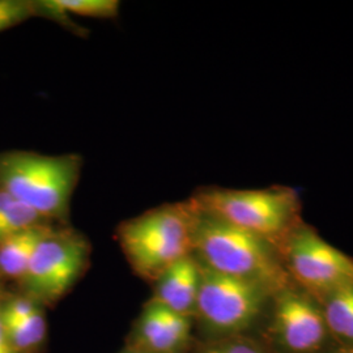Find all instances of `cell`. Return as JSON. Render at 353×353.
I'll list each match as a JSON object with an SVG mask.
<instances>
[{
  "mask_svg": "<svg viewBox=\"0 0 353 353\" xmlns=\"http://www.w3.org/2000/svg\"><path fill=\"white\" fill-rule=\"evenodd\" d=\"M80 168L76 154L6 153L0 156V189L45 220H62L70 211Z\"/></svg>",
  "mask_w": 353,
  "mask_h": 353,
  "instance_id": "cell-4",
  "label": "cell"
},
{
  "mask_svg": "<svg viewBox=\"0 0 353 353\" xmlns=\"http://www.w3.org/2000/svg\"><path fill=\"white\" fill-rule=\"evenodd\" d=\"M192 321L151 300L135 325L130 347L144 353H181L191 343Z\"/></svg>",
  "mask_w": 353,
  "mask_h": 353,
  "instance_id": "cell-9",
  "label": "cell"
},
{
  "mask_svg": "<svg viewBox=\"0 0 353 353\" xmlns=\"http://www.w3.org/2000/svg\"><path fill=\"white\" fill-rule=\"evenodd\" d=\"M54 228L48 223L29 228L0 242V274L20 281L24 278L29 262L39 242Z\"/></svg>",
  "mask_w": 353,
  "mask_h": 353,
  "instance_id": "cell-11",
  "label": "cell"
},
{
  "mask_svg": "<svg viewBox=\"0 0 353 353\" xmlns=\"http://www.w3.org/2000/svg\"><path fill=\"white\" fill-rule=\"evenodd\" d=\"M280 256L292 283L318 303L353 287V258L301 221L281 243Z\"/></svg>",
  "mask_w": 353,
  "mask_h": 353,
  "instance_id": "cell-6",
  "label": "cell"
},
{
  "mask_svg": "<svg viewBox=\"0 0 353 353\" xmlns=\"http://www.w3.org/2000/svg\"><path fill=\"white\" fill-rule=\"evenodd\" d=\"M274 294L261 284L223 275L202 265L194 321H198L208 341L252 335V330L265 323Z\"/></svg>",
  "mask_w": 353,
  "mask_h": 353,
  "instance_id": "cell-5",
  "label": "cell"
},
{
  "mask_svg": "<svg viewBox=\"0 0 353 353\" xmlns=\"http://www.w3.org/2000/svg\"><path fill=\"white\" fill-rule=\"evenodd\" d=\"M88 241L70 229H52L39 242L20 284L39 305L58 303L87 268Z\"/></svg>",
  "mask_w": 353,
  "mask_h": 353,
  "instance_id": "cell-8",
  "label": "cell"
},
{
  "mask_svg": "<svg viewBox=\"0 0 353 353\" xmlns=\"http://www.w3.org/2000/svg\"><path fill=\"white\" fill-rule=\"evenodd\" d=\"M194 255L208 270L261 284L272 293L293 284L278 248L203 212L196 227Z\"/></svg>",
  "mask_w": 353,
  "mask_h": 353,
  "instance_id": "cell-2",
  "label": "cell"
},
{
  "mask_svg": "<svg viewBox=\"0 0 353 353\" xmlns=\"http://www.w3.org/2000/svg\"><path fill=\"white\" fill-rule=\"evenodd\" d=\"M1 278H3V276H1V274H0V281H1Z\"/></svg>",
  "mask_w": 353,
  "mask_h": 353,
  "instance_id": "cell-21",
  "label": "cell"
},
{
  "mask_svg": "<svg viewBox=\"0 0 353 353\" xmlns=\"http://www.w3.org/2000/svg\"><path fill=\"white\" fill-rule=\"evenodd\" d=\"M330 353H353V351H350V350H344V348H338V350H335V351H332V352Z\"/></svg>",
  "mask_w": 353,
  "mask_h": 353,
  "instance_id": "cell-19",
  "label": "cell"
},
{
  "mask_svg": "<svg viewBox=\"0 0 353 353\" xmlns=\"http://www.w3.org/2000/svg\"><path fill=\"white\" fill-rule=\"evenodd\" d=\"M0 353H17L8 339L7 331H6L3 321H1V316H0Z\"/></svg>",
  "mask_w": 353,
  "mask_h": 353,
  "instance_id": "cell-18",
  "label": "cell"
},
{
  "mask_svg": "<svg viewBox=\"0 0 353 353\" xmlns=\"http://www.w3.org/2000/svg\"><path fill=\"white\" fill-rule=\"evenodd\" d=\"M199 217L201 210L190 199L165 204L123 223L118 240L135 272L154 281L166 268L194 255Z\"/></svg>",
  "mask_w": 353,
  "mask_h": 353,
  "instance_id": "cell-1",
  "label": "cell"
},
{
  "mask_svg": "<svg viewBox=\"0 0 353 353\" xmlns=\"http://www.w3.org/2000/svg\"><path fill=\"white\" fill-rule=\"evenodd\" d=\"M4 328L7 331L8 339L17 353L37 352L41 345L45 343L48 334L46 318L42 312V307H39L24 321L10 326H4Z\"/></svg>",
  "mask_w": 353,
  "mask_h": 353,
  "instance_id": "cell-15",
  "label": "cell"
},
{
  "mask_svg": "<svg viewBox=\"0 0 353 353\" xmlns=\"http://www.w3.org/2000/svg\"><path fill=\"white\" fill-rule=\"evenodd\" d=\"M319 305L335 343L353 351V287L330 294Z\"/></svg>",
  "mask_w": 353,
  "mask_h": 353,
  "instance_id": "cell-12",
  "label": "cell"
},
{
  "mask_svg": "<svg viewBox=\"0 0 353 353\" xmlns=\"http://www.w3.org/2000/svg\"><path fill=\"white\" fill-rule=\"evenodd\" d=\"M195 353H272L265 341L252 335H239L230 338L207 341Z\"/></svg>",
  "mask_w": 353,
  "mask_h": 353,
  "instance_id": "cell-16",
  "label": "cell"
},
{
  "mask_svg": "<svg viewBox=\"0 0 353 353\" xmlns=\"http://www.w3.org/2000/svg\"><path fill=\"white\" fill-rule=\"evenodd\" d=\"M265 323V344L272 353H330L341 348L319 303L294 284L272 296Z\"/></svg>",
  "mask_w": 353,
  "mask_h": 353,
  "instance_id": "cell-7",
  "label": "cell"
},
{
  "mask_svg": "<svg viewBox=\"0 0 353 353\" xmlns=\"http://www.w3.org/2000/svg\"><path fill=\"white\" fill-rule=\"evenodd\" d=\"M123 353H144L139 351V350H135V348H132V347H128V350L125 351Z\"/></svg>",
  "mask_w": 353,
  "mask_h": 353,
  "instance_id": "cell-20",
  "label": "cell"
},
{
  "mask_svg": "<svg viewBox=\"0 0 353 353\" xmlns=\"http://www.w3.org/2000/svg\"><path fill=\"white\" fill-rule=\"evenodd\" d=\"M39 224H46L41 214L0 189V242Z\"/></svg>",
  "mask_w": 353,
  "mask_h": 353,
  "instance_id": "cell-14",
  "label": "cell"
},
{
  "mask_svg": "<svg viewBox=\"0 0 353 353\" xmlns=\"http://www.w3.org/2000/svg\"><path fill=\"white\" fill-rule=\"evenodd\" d=\"M37 13V1L0 0V32L19 26Z\"/></svg>",
  "mask_w": 353,
  "mask_h": 353,
  "instance_id": "cell-17",
  "label": "cell"
},
{
  "mask_svg": "<svg viewBox=\"0 0 353 353\" xmlns=\"http://www.w3.org/2000/svg\"><path fill=\"white\" fill-rule=\"evenodd\" d=\"M37 6L41 14L62 20L67 14L113 19L119 12L121 4L117 0H43L37 1Z\"/></svg>",
  "mask_w": 353,
  "mask_h": 353,
  "instance_id": "cell-13",
  "label": "cell"
},
{
  "mask_svg": "<svg viewBox=\"0 0 353 353\" xmlns=\"http://www.w3.org/2000/svg\"><path fill=\"white\" fill-rule=\"evenodd\" d=\"M202 279V265L195 255H190L166 268L154 280L152 301L179 314L195 316Z\"/></svg>",
  "mask_w": 353,
  "mask_h": 353,
  "instance_id": "cell-10",
  "label": "cell"
},
{
  "mask_svg": "<svg viewBox=\"0 0 353 353\" xmlns=\"http://www.w3.org/2000/svg\"><path fill=\"white\" fill-rule=\"evenodd\" d=\"M191 199L203 214L268 241L278 250L303 221L299 192L290 188L205 189Z\"/></svg>",
  "mask_w": 353,
  "mask_h": 353,
  "instance_id": "cell-3",
  "label": "cell"
}]
</instances>
